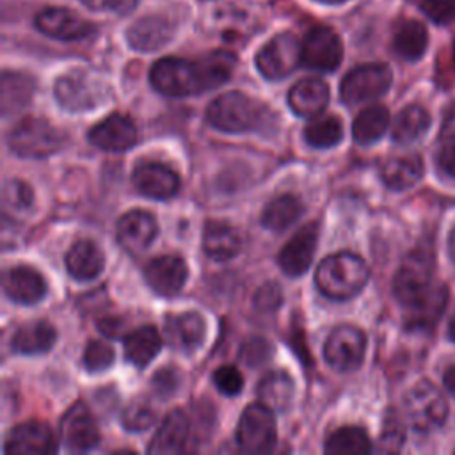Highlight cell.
I'll list each match as a JSON object with an SVG mask.
<instances>
[{
    "instance_id": "cell-1",
    "label": "cell",
    "mask_w": 455,
    "mask_h": 455,
    "mask_svg": "<svg viewBox=\"0 0 455 455\" xmlns=\"http://www.w3.org/2000/svg\"><path fill=\"white\" fill-rule=\"evenodd\" d=\"M236 66V57L229 52H212L197 60L181 57H164L149 71L151 85L164 96L183 98L201 94L226 84Z\"/></svg>"
},
{
    "instance_id": "cell-2",
    "label": "cell",
    "mask_w": 455,
    "mask_h": 455,
    "mask_svg": "<svg viewBox=\"0 0 455 455\" xmlns=\"http://www.w3.org/2000/svg\"><path fill=\"white\" fill-rule=\"evenodd\" d=\"M370 270L364 259L354 252H336L320 261L315 283L322 295L332 300L355 297L368 283Z\"/></svg>"
},
{
    "instance_id": "cell-3",
    "label": "cell",
    "mask_w": 455,
    "mask_h": 455,
    "mask_svg": "<svg viewBox=\"0 0 455 455\" xmlns=\"http://www.w3.org/2000/svg\"><path fill=\"white\" fill-rule=\"evenodd\" d=\"M267 119V107L240 91L217 96L206 108V121L213 128L228 133L259 130Z\"/></svg>"
},
{
    "instance_id": "cell-4",
    "label": "cell",
    "mask_w": 455,
    "mask_h": 455,
    "mask_svg": "<svg viewBox=\"0 0 455 455\" xmlns=\"http://www.w3.org/2000/svg\"><path fill=\"white\" fill-rule=\"evenodd\" d=\"M64 133L50 121L27 116L20 119L7 135L9 149L20 158H46L64 144Z\"/></svg>"
},
{
    "instance_id": "cell-5",
    "label": "cell",
    "mask_w": 455,
    "mask_h": 455,
    "mask_svg": "<svg viewBox=\"0 0 455 455\" xmlns=\"http://www.w3.org/2000/svg\"><path fill=\"white\" fill-rule=\"evenodd\" d=\"M274 411L263 402L249 403L236 425V444L247 453H267L275 446Z\"/></svg>"
},
{
    "instance_id": "cell-6",
    "label": "cell",
    "mask_w": 455,
    "mask_h": 455,
    "mask_svg": "<svg viewBox=\"0 0 455 455\" xmlns=\"http://www.w3.org/2000/svg\"><path fill=\"white\" fill-rule=\"evenodd\" d=\"M393 82L389 66L382 62L361 64L350 69L339 84V98L347 105H359L387 92Z\"/></svg>"
},
{
    "instance_id": "cell-7",
    "label": "cell",
    "mask_w": 455,
    "mask_h": 455,
    "mask_svg": "<svg viewBox=\"0 0 455 455\" xmlns=\"http://www.w3.org/2000/svg\"><path fill=\"white\" fill-rule=\"evenodd\" d=\"M53 92L62 108L85 112L101 105L108 98V89L85 71H69L55 80Z\"/></svg>"
},
{
    "instance_id": "cell-8",
    "label": "cell",
    "mask_w": 455,
    "mask_h": 455,
    "mask_svg": "<svg viewBox=\"0 0 455 455\" xmlns=\"http://www.w3.org/2000/svg\"><path fill=\"white\" fill-rule=\"evenodd\" d=\"M256 68L268 80H281L302 64V43L291 32H281L256 53Z\"/></svg>"
},
{
    "instance_id": "cell-9",
    "label": "cell",
    "mask_w": 455,
    "mask_h": 455,
    "mask_svg": "<svg viewBox=\"0 0 455 455\" xmlns=\"http://www.w3.org/2000/svg\"><path fill=\"white\" fill-rule=\"evenodd\" d=\"M434 258L430 252L414 251L411 252L393 279V293L402 306H411L419 300L432 286Z\"/></svg>"
},
{
    "instance_id": "cell-10",
    "label": "cell",
    "mask_w": 455,
    "mask_h": 455,
    "mask_svg": "<svg viewBox=\"0 0 455 455\" xmlns=\"http://www.w3.org/2000/svg\"><path fill=\"white\" fill-rule=\"evenodd\" d=\"M403 403L409 423L419 432H432L439 428L448 416L446 400L430 382H418L412 386L407 391Z\"/></svg>"
},
{
    "instance_id": "cell-11",
    "label": "cell",
    "mask_w": 455,
    "mask_h": 455,
    "mask_svg": "<svg viewBox=\"0 0 455 455\" xmlns=\"http://www.w3.org/2000/svg\"><path fill=\"white\" fill-rule=\"evenodd\" d=\"M366 352V338L354 325L334 327L323 345V357L336 371H354L361 366Z\"/></svg>"
},
{
    "instance_id": "cell-12",
    "label": "cell",
    "mask_w": 455,
    "mask_h": 455,
    "mask_svg": "<svg viewBox=\"0 0 455 455\" xmlns=\"http://www.w3.org/2000/svg\"><path fill=\"white\" fill-rule=\"evenodd\" d=\"M343 59V44L338 34L329 27L311 28L302 41V64L309 69L329 73Z\"/></svg>"
},
{
    "instance_id": "cell-13",
    "label": "cell",
    "mask_w": 455,
    "mask_h": 455,
    "mask_svg": "<svg viewBox=\"0 0 455 455\" xmlns=\"http://www.w3.org/2000/svg\"><path fill=\"white\" fill-rule=\"evenodd\" d=\"M59 435L71 451H87L100 443V430L92 412L82 403H75L60 419Z\"/></svg>"
},
{
    "instance_id": "cell-14",
    "label": "cell",
    "mask_w": 455,
    "mask_h": 455,
    "mask_svg": "<svg viewBox=\"0 0 455 455\" xmlns=\"http://www.w3.org/2000/svg\"><path fill=\"white\" fill-rule=\"evenodd\" d=\"M36 27L39 32L59 41H80L94 34L96 27L64 7H48L36 16Z\"/></svg>"
},
{
    "instance_id": "cell-15",
    "label": "cell",
    "mask_w": 455,
    "mask_h": 455,
    "mask_svg": "<svg viewBox=\"0 0 455 455\" xmlns=\"http://www.w3.org/2000/svg\"><path fill=\"white\" fill-rule=\"evenodd\" d=\"M132 181L137 192L149 199L165 201L180 190L178 174L162 162L142 160L133 167Z\"/></svg>"
},
{
    "instance_id": "cell-16",
    "label": "cell",
    "mask_w": 455,
    "mask_h": 455,
    "mask_svg": "<svg viewBox=\"0 0 455 455\" xmlns=\"http://www.w3.org/2000/svg\"><path fill=\"white\" fill-rule=\"evenodd\" d=\"M4 451L11 455H50L57 451V441L46 423L27 421L7 434Z\"/></svg>"
},
{
    "instance_id": "cell-17",
    "label": "cell",
    "mask_w": 455,
    "mask_h": 455,
    "mask_svg": "<svg viewBox=\"0 0 455 455\" xmlns=\"http://www.w3.org/2000/svg\"><path fill=\"white\" fill-rule=\"evenodd\" d=\"M318 245V226L306 224L302 226L279 251L277 263L281 270L290 277H299L307 272L311 267L315 251Z\"/></svg>"
},
{
    "instance_id": "cell-18",
    "label": "cell",
    "mask_w": 455,
    "mask_h": 455,
    "mask_svg": "<svg viewBox=\"0 0 455 455\" xmlns=\"http://www.w3.org/2000/svg\"><path fill=\"white\" fill-rule=\"evenodd\" d=\"M144 279L155 293L172 297L185 286L188 279V267L180 256H158L146 265Z\"/></svg>"
},
{
    "instance_id": "cell-19",
    "label": "cell",
    "mask_w": 455,
    "mask_h": 455,
    "mask_svg": "<svg viewBox=\"0 0 455 455\" xmlns=\"http://www.w3.org/2000/svg\"><path fill=\"white\" fill-rule=\"evenodd\" d=\"M174 36V23L164 14H146L126 30V41L135 52H155L164 48Z\"/></svg>"
},
{
    "instance_id": "cell-20",
    "label": "cell",
    "mask_w": 455,
    "mask_h": 455,
    "mask_svg": "<svg viewBox=\"0 0 455 455\" xmlns=\"http://www.w3.org/2000/svg\"><path fill=\"white\" fill-rule=\"evenodd\" d=\"M89 142L105 151H126L137 142L135 123L119 112L107 116L89 132Z\"/></svg>"
},
{
    "instance_id": "cell-21",
    "label": "cell",
    "mask_w": 455,
    "mask_h": 455,
    "mask_svg": "<svg viewBox=\"0 0 455 455\" xmlns=\"http://www.w3.org/2000/svg\"><path fill=\"white\" fill-rule=\"evenodd\" d=\"M158 235L156 219L146 210H130L117 219L116 236L117 242L130 252L148 249Z\"/></svg>"
},
{
    "instance_id": "cell-22",
    "label": "cell",
    "mask_w": 455,
    "mask_h": 455,
    "mask_svg": "<svg viewBox=\"0 0 455 455\" xmlns=\"http://www.w3.org/2000/svg\"><path fill=\"white\" fill-rule=\"evenodd\" d=\"M164 331L172 348L190 354L203 345L206 336V322L197 311L167 315Z\"/></svg>"
},
{
    "instance_id": "cell-23",
    "label": "cell",
    "mask_w": 455,
    "mask_h": 455,
    "mask_svg": "<svg viewBox=\"0 0 455 455\" xmlns=\"http://www.w3.org/2000/svg\"><path fill=\"white\" fill-rule=\"evenodd\" d=\"M4 293L20 304H36L46 295V281L44 277L32 267L16 265L4 272L2 277Z\"/></svg>"
},
{
    "instance_id": "cell-24",
    "label": "cell",
    "mask_w": 455,
    "mask_h": 455,
    "mask_svg": "<svg viewBox=\"0 0 455 455\" xmlns=\"http://www.w3.org/2000/svg\"><path fill=\"white\" fill-rule=\"evenodd\" d=\"M448 304V290L444 284H432L430 290L414 304L407 306L405 327L409 331H430L443 316Z\"/></svg>"
},
{
    "instance_id": "cell-25",
    "label": "cell",
    "mask_w": 455,
    "mask_h": 455,
    "mask_svg": "<svg viewBox=\"0 0 455 455\" xmlns=\"http://www.w3.org/2000/svg\"><path fill=\"white\" fill-rule=\"evenodd\" d=\"M329 103V85L320 78H302L288 91V105L299 117H316Z\"/></svg>"
},
{
    "instance_id": "cell-26",
    "label": "cell",
    "mask_w": 455,
    "mask_h": 455,
    "mask_svg": "<svg viewBox=\"0 0 455 455\" xmlns=\"http://www.w3.org/2000/svg\"><path fill=\"white\" fill-rule=\"evenodd\" d=\"M64 261L68 274L76 281H92L105 267L103 251L92 240L75 242L68 249Z\"/></svg>"
},
{
    "instance_id": "cell-27",
    "label": "cell",
    "mask_w": 455,
    "mask_h": 455,
    "mask_svg": "<svg viewBox=\"0 0 455 455\" xmlns=\"http://www.w3.org/2000/svg\"><path fill=\"white\" fill-rule=\"evenodd\" d=\"M188 419L181 409L169 412L148 444V453H181L187 446Z\"/></svg>"
},
{
    "instance_id": "cell-28",
    "label": "cell",
    "mask_w": 455,
    "mask_h": 455,
    "mask_svg": "<svg viewBox=\"0 0 455 455\" xmlns=\"http://www.w3.org/2000/svg\"><path fill=\"white\" fill-rule=\"evenodd\" d=\"M57 341L55 327L46 320L23 323L11 339V348L21 355H37L48 352Z\"/></svg>"
},
{
    "instance_id": "cell-29",
    "label": "cell",
    "mask_w": 455,
    "mask_h": 455,
    "mask_svg": "<svg viewBox=\"0 0 455 455\" xmlns=\"http://www.w3.org/2000/svg\"><path fill=\"white\" fill-rule=\"evenodd\" d=\"M203 249L208 258L228 261L240 252L242 238L233 226L220 220H210L203 231Z\"/></svg>"
},
{
    "instance_id": "cell-30",
    "label": "cell",
    "mask_w": 455,
    "mask_h": 455,
    "mask_svg": "<svg viewBox=\"0 0 455 455\" xmlns=\"http://www.w3.org/2000/svg\"><path fill=\"white\" fill-rule=\"evenodd\" d=\"M256 393H258L259 402L268 405L272 411L284 412L293 403L295 382L286 371L274 370V371H268L259 380Z\"/></svg>"
},
{
    "instance_id": "cell-31",
    "label": "cell",
    "mask_w": 455,
    "mask_h": 455,
    "mask_svg": "<svg viewBox=\"0 0 455 455\" xmlns=\"http://www.w3.org/2000/svg\"><path fill=\"white\" fill-rule=\"evenodd\" d=\"M123 347H124L126 361H130L132 364H135L139 368H144L160 352L162 338H160L156 327L142 325V327L130 331L123 338Z\"/></svg>"
},
{
    "instance_id": "cell-32",
    "label": "cell",
    "mask_w": 455,
    "mask_h": 455,
    "mask_svg": "<svg viewBox=\"0 0 455 455\" xmlns=\"http://www.w3.org/2000/svg\"><path fill=\"white\" fill-rule=\"evenodd\" d=\"M423 176V160L418 155L393 156L384 162L380 178L391 190H405L414 187Z\"/></svg>"
},
{
    "instance_id": "cell-33",
    "label": "cell",
    "mask_w": 455,
    "mask_h": 455,
    "mask_svg": "<svg viewBox=\"0 0 455 455\" xmlns=\"http://www.w3.org/2000/svg\"><path fill=\"white\" fill-rule=\"evenodd\" d=\"M304 213L302 201L293 194H283L267 203L261 213V224L272 231H284Z\"/></svg>"
},
{
    "instance_id": "cell-34",
    "label": "cell",
    "mask_w": 455,
    "mask_h": 455,
    "mask_svg": "<svg viewBox=\"0 0 455 455\" xmlns=\"http://www.w3.org/2000/svg\"><path fill=\"white\" fill-rule=\"evenodd\" d=\"M389 126V112L382 105L366 107L352 123V137L361 146L377 142Z\"/></svg>"
},
{
    "instance_id": "cell-35",
    "label": "cell",
    "mask_w": 455,
    "mask_h": 455,
    "mask_svg": "<svg viewBox=\"0 0 455 455\" xmlns=\"http://www.w3.org/2000/svg\"><path fill=\"white\" fill-rule=\"evenodd\" d=\"M329 455H364L371 451V441L361 427H341L331 432L323 444Z\"/></svg>"
},
{
    "instance_id": "cell-36",
    "label": "cell",
    "mask_w": 455,
    "mask_h": 455,
    "mask_svg": "<svg viewBox=\"0 0 455 455\" xmlns=\"http://www.w3.org/2000/svg\"><path fill=\"white\" fill-rule=\"evenodd\" d=\"M34 80L28 75L18 71L2 73V112L9 116L14 110H20L30 103L34 94Z\"/></svg>"
},
{
    "instance_id": "cell-37",
    "label": "cell",
    "mask_w": 455,
    "mask_h": 455,
    "mask_svg": "<svg viewBox=\"0 0 455 455\" xmlns=\"http://www.w3.org/2000/svg\"><path fill=\"white\" fill-rule=\"evenodd\" d=\"M430 126V116L428 112L419 107V105H409L400 110L396 116L393 128H391V137L398 144H409L419 139Z\"/></svg>"
},
{
    "instance_id": "cell-38",
    "label": "cell",
    "mask_w": 455,
    "mask_h": 455,
    "mask_svg": "<svg viewBox=\"0 0 455 455\" xmlns=\"http://www.w3.org/2000/svg\"><path fill=\"white\" fill-rule=\"evenodd\" d=\"M427 28L419 21H405L398 27L393 37V50L403 60H418L427 50Z\"/></svg>"
},
{
    "instance_id": "cell-39",
    "label": "cell",
    "mask_w": 455,
    "mask_h": 455,
    "mask_svg": "<svg viewBox=\"0 0 455 455\" xmlns=\"http://www.w3.org/2000/svg\"><path fill=\"white\" fill-rule=\"evenodd\" d=\"M304 139L309 146L325 149L336 146L343 139V124L336 116H316L304 128Z\"/></svg>"
},
{
    "instance_id": "cell-40",
    "label": "cell",
    "mask_w": 455,
    "mask_h": 455,
    "mask_svg": "<svg viewBox=\"0 0 455 455\" xmlns=\"http://www.w3.org/2000/svg\"><path fill=\"white\" fill-rule=\"evenodd\" d=\"M155 423V411L146 400L130 402L121 412V425L130 432L148 430Z\"/></svg>"
},
{
    "instance_id": "cell-41",
    "label": "cell",
    "mask_w": 455,
    "mask_h": 455,
    "mask_svg": "<svg viewBox=\"0 0 455 455\" xmlns=\"http://www.w3.org/2000/svg\"><path fill=\"white\" fill-rule=\"evenodd\" d=\"M114 363V350L107 341L91 339L84 348V366L91 373L105 371Z\"/></svg>"
},
{
    "instance_id": "cell-42",
    "label": "cell",
    "mask_w": 455,
    "mask_h": 455,
    "mask_svg": "<svg viewBox=\"0 0 455 455\" xmlns=\"http://www.w3.org/2000/svg\"><path fill=\"white\" fill-rule=\"evenodd\" d=\"M4 203L14 210H27L34 203V192L21 180H7L4 185Z\"/></svg>"
},
{
    "instance_id": "cell-43",
    "label": "cell",
    "mask_w": 455,
    "mask_h": 455,
    "mask_svg": "<svg viewBox=\"0 0 455 455\" xmlns=\"http://www.w3.org/2000/svg\"><path fill=\"white\" fill-rule=\"evenodd\" d=\"M181 386V375L174 366H164L151 377V387L155 395L162 400L172 396Z\"/></svg>"
},
{
    "instance_id": "cell-44",
    "label": "cell",
    "mask_w": 455,
    "mask_h": 455,
    "mask_svg": "<svg viewBox=\"0 0 455 455\" xmlns=\"http://www.w3.org/2000/svg\"><path fill=\"white\" fill-rule=\"evenodd\" d=\"M213 384L215 387L226 395V396H235L242 391L243 387V377L233 364H222L215 370L213 373Z\"/></svg>"
},
{
    "instance_id": "cell-45",
    "label": "cell",
    "mask_w": 455,
    "mask_h": 455,
    "mask_svg": "<svg viewBox=\"0 0 455 455\" xmlns=\"http://www.w3.org/2000/svg\"><path fill=\"white\" fill-rule=\"evenodd\" d=\"M423 12L439 25H448L455 21V0H423Z\"/></svg>"
},
{
    "instance_id": "cell-46",
    "label": "cell",
    "mask_w": 455,
    "mask_h": 455,
    "mask_svg": "<svg viewBox=\"0 0 455 455\" xmlns=\"http://www.w3.org/2000/svg\"><path fill=\"white\" fill-rule=\"evenodd\" d=\"M272 354V348L267 339L263 338H251L245 341L243 348L240 350V357L249 364V366H258L265 363Z\"/></svg>"
},
{
    "instance_id": "cell-47",
    "label": "cell",
    "mask_w": 455,
    "mask_h": 455,
    "mask_svg": "<svg viewBox=\"0 0 455 455\" xmlns=\"http://www.w3.org/2000/svg\"><path fill=\"white\" fill-rule=\"evenodd\" d=\"M403 443V428L395 416H389L384 423V430L380 434L379 450L380 451H398Z\"/></svg>"
},
{
    "instance_id": "cell-48",
    "label": "cell",
    "mask_w": 455,
    "mask_h": 455,
    "mask_svg": "<svg viewBox=\"0 0 455 455\" xmlns=\"http://www.w3.org/2000/svg\"><path fill=\"white\" fill-rule=\"evenodd\" d=\"M80 2L91 11L114 12V14H128L139 4V0H80Z\"/></svg>"
},
{
    "instance_id": "cell-49",
    "label": "cell",
    "mask_w": 455,
    "mask_h": 455,
    "mask_svg": "<svg viewBox=\"0 0 455 455\" xmlns=\"http://www.w3.org/2000/svg\"><path fill=\"white\" fill-rule=\"evenodd\" d=\"M281 304V288L275 283H265L254 295V306L261 311H272Z\"/></svg>"
},
{
    "instance_id": "cell-50",
    "label": "cell",
    "mask_w": 455,
    "mask_h": 455,
    "mask_svg": "<svg viewBox=\"0 0 455 455\" xmlns=\"http://www.w3.org/2000/svg\"><path fill=\"white\" fill-rule=\"evenodd\" d=\"M439 165L444 172L455 178V135L448 137L439 149Z\"/></svg>"
},
{
    "instance_id": "cell-51",
    "label": "cell",
    "mask_w": 455,
    "mask_h": 455,
    "mask_svg": "<svg viewBox=\"0 0 455 455\" xmlns=\"http://www.w3.org/2000/svg\"><path fill=\"white\" fill-rule=\"evenodd\" d=\"M443 380H444V387L448 389V393L455 398V364L450 366V368L444 371Z\"/></svg>"
},
{
    "instance_id": "cell-52",
    "label": "cell",
    "mask_w": 455,
    "mask_h": 455,
    "mask_svg": "<svg viewBox=\"0 0 455 455\" xmlns=\"http://www.w3.org/2000/svg\"><path fill=\"white\" fill-rule=\"evenodd\" d=\"M448 254L455 261V228L448 235Z\"/></svg>"
},
{
    "instance_id": "cell-53",
    "label": "cell",
    "mask_w": 455,
    "mask_h": 455,
    "mask_svg": "<svg viewBox=\"0 0 455 455\" xmlns=\"http://www.w3.org/2000/svg\"><path fill=\"white\" fill-rule=\"evenodd\" d=\"M448 334H450L451 341H455V316H453L451 322H450V331H448Z\"/></svg>"
},
{
    "instance_id": "cell-54",
    "label": "cell",
    "mask_w": 455,
    "mask_h": 455,
    "mask_svg": "<svg viewBox=\"0 0 455 455\" xmlns=\"http://www.w3.org/2000/svg\"><path fill=\"white\" fill-rule=\"evenodd\" d=\"M316 2L327 4V5H338V4H343V2H347V0H316Z\"/></svg>"
},
{
    "instance_id": "cell-55",
    "label": "cell",
    "mask_w": 455,
    "mask_h": 455,
    "mask_svg": "<svg viewBox=\"0 0 455 455\" xmlns=\"http://www.w3.org/2000/svg\"><path fill=\"white\" fill-rule=\"evenodd\" d=\"M453 59H455V48H453Z\"/></svg>"
}]
</instances>
